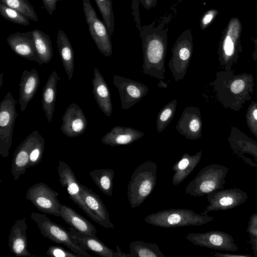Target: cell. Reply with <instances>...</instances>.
<instances>
[{
	"label": "cell",
	"mask_w": 257,
	"mask_h": 257,
	"mask_svg": "<svg viewBox=\"0 0 257 257\" xmlns=\"http://www.w3.org/2000/svg\"><path fill=\"white\" fill-rule=\"evenodd\" d=\"M170 16L161 17L140 29L142 42L144 74L163 80L165 78V58Z\"/></svg>",
	"instance_id": "cell-1"
},
{
	"label": "cell",
	"mask_w": 257,
	"mask_h": 257,
	"mask_svg": "<svg viewBox=\"0 0 257 257\" xmlns=\"http://www.w3.org/2000/svg\"><path fill=\"white\" fill-rule=\"evenodd\" d=\"M157 173V164L151 160L144 162L134 171L127 191L132 208L140 206L152 193L156 184Z\"/></svg>",
	"instance_id": "cell-2"
},
{
	"label": "cell",
	"mask_w": 257,
	"mask_h": 257,
	"mask_svg": "<svg viewBox=\"0 0 257 257\" xmlns=\"http://www.w3.org/2000/svg\"><path fill=\"white\" fill-rule=\"evenodd\" d=\"M213 220V217L186 208L163 210L149 214L144 219L149 224L163 228L201 226Z\"/></svg>",
	"instance_id": "cell-3"
},
{
	"label": "cell",
	"mask_w": 257,
	"mask_h": 257,
	"mask_svg": "<svg viewBox=\"0 0 257 257\" xmlns=\"http://www.w3.org/2000/svg\"><path fill=\"white\" fill-rule=\"evenodd\" d=\"M229 168L221 165L211 164L202 168L191 181L185 193L194 197H201L223 189Z\"/></svg>",
	"instance_id": "cell-4"
},
{
	"label": "cell",
	"mask_w": 257,
	"mask_h": 257,
	"mask_svg": "<svg viewBox=\"0 0 257 257\" xmlns=\"http://www.w3.org/2000/svg\"><path fill=\"white\" fill-rule=\"evenodd\" d=\"M31 218L37 223L41 234L52 241L64 244L80 257H91L86 250L76 243L69 233L61 225L51 221L45 214L32 212Z\"/></svg>",
	"instance_id": "cell-5"
},
{
	"label": "cell",
	"mask_w": 257,
	"mask_h": 257,
	"mask_svg": "<svg viewBox=\"0 0 257 257\" xmlns=\"http://www.w3.org/2000/svg\"><path fill=\"white\" fill-rule=\"evenodd\" d=\"M193 38L190 29H186L178 37L171 50L172 56L168 67L176 81L184 79L193 53Z\"/></svg>",
	"instance_id": "cell-6"
},
{
	"label": "cell",
	"mask_w": 257,
	"mask_h": 257,
	"mask_svg": "<svg viewBox=\"0 0 257 257\" xmlns=\"http://www.w3.org/2000/svg\"><path fill=\"white\" fill-rule=\"evenodd\" d=\"M16 103L11 92L0 103V154L4 158L9 156L12 145L14 125L18 116Z\"/></svg>",
	"instance_id": "cell-7"
},
{
	"label": "cell",
	"mask_w": 257,
	"mask_h": 257,
	"mask_svg": "<svg viewBox=\"0 0 257 257\" xmlns=\"http://www.w3.org/2000/svg\"><path fill=\"white\" fill-rule=\"evenodd\" d=\"M82 6L90 35L97 49L104 56H110L112 46L105 25L98 18L90 0H82Z\"/></svg>",
	"instance_id": "cell-8"
},
{
	"label": "cell",
	"mask_w": 257,
	"mask_h": 257,
	"mask_svg": "<svg viewBox=\"0 0 257 257\" xmlns=\"http://www.w3.org/2000/svg\"><path fill=\"white\" fill-rule=\"evenodd\" d=\"M58 192L41 182L28 189L26 198L42 212L60 217L62 204L58 199Z\"/></svg>",
	"instance_id": "cell-9"
},
{
	"label": "cell",
	"mask_w": 257,
	"mask_h": 257,
	"mask_svg": "<svg viewBox=\"0 0 257 257\" xmlns=\"http://www.w3.org/2000/svg\"><path fill=\"white\" fill-rule=\"evenodd\" d=\"M247 198V193L239 188L222 189L214 191L206 195L209 204L201 214L207 215L211 211L233 209L244 203Z\"/></svg>",
	"instance_id": "cell-10"
},
{
	"label": "cell",
	"mask_w": 257,
	"mask_h": 257,
	"mask_svg": "<svg viewBox=\"0 0 257 257\" xmlns=\"http://www.w3.org/2000/svg\"><path fill=\"white\" fill-rule=\"evenodd\" d=\"M185 238L195 245L210 249L233 252L238 249L233 237L221 231L189 233Z\"/></svg>",
	"instance_id": "cell-11"
},
{
	"label": "cell",
	"mask_w": 257,
	"mask_h": 257,
	"mask_svg": "<svg viewBox=\"0 0 257 257\" xmlns=\"http://www.w3.org/2000/svg\"><path fill=\"white\" fill-rule=\"evenodd\" d=\"M113 83L117 88L123 109H128L138 102L148 92L143 83L120 76H113Z\"/></svg>",
	"instance_id": "cell-12"
},
{
	"label": "cell",
	"mask_w": 257,
	"mask_h": 257,
	"mask_svg": "<svg viewBox=\"0 0 257 257\" xmlns=\"http://www.w3.org/2000/svg\"><path fill=\"white\" fill-rule=\"evenodd\" d=\"M81 195L94 221L106 229H113L109 213L100 197L92 190L80 184Z\"/></svg>",
	"instance_id": "cell-13"
},
{
	"label": "cell",
	"mask_w": 257,
	"mask_h": 257,
	"mask_svg": "<svg viewBox=\"0 0 257 257\" xmlns=\"http://www.w3.org/2000/svg\"><path fill=\"white\" fill-rule=\"evenodd\" d=\"M58 173L60 182L67 190L69 198L91 218V214L82 197L80 184L72 169L66 163L59 161Z\"/></svg>",
	"instance_id": "cell-14"
},
{
	"label": "cell",
	"mask_w": 257,
	"mask_h": 257,
	"mask_svg": "<svg viewBox=\"0 0 257 257\" xmlns=\"http://www.w3.org/2000/svg\"><path fill=\"white\" fill-rule=\"evenodd\" d=\"M40 134L35 130L28 136L14 152L11 166V173L15 181L24 174L29 168L30 154L32 147Z\"/></svg>",
	"instance_id": "cell-15"
},
{
	"label": "cell",
	"mask_w": 257,
	"mask_h": 257,
	"mask_svg": "<svg viewBox=\"0 0 257 257\" xmlns=\"http://www.w3.org/2000/svg\"><path fill=\"white\" fill-rule=\"evenodd\" d=\"M86 117L80 106L75 103L71 104L62 116L60 127L64 135L74 138L83 134L87 127Z\"/></svg>",
	"instance_id": "cell-16"
},
{
	"label": "cell",
	"mask_w": 257,
	"mask_h": 257,
	"mask_svg": "<svg viewBox=\"0 0 257 257\" xmlns=\"http://www.w3.org/2000/svg\"><path fill=\"white\" fill-rule=\"evenodd\" d=\"M7 41L17 55L42 65L35 47L32 31L12 34L7 37Z\"/></svg>",
	"instance_id": "cell-17"
},
{
	"label": "cell",
	"mask_w": 257,
	"mask_h": 257,
	"mask_svg": "<svg viewBox=\"0 0 257 257\" xmlns=\"http://www.w3.org/2000/svg\"><path fill=\"white\" fill-rule=\"evenodd\" d=\"M201 127L199 110L192 106H187L184 109L176 126V129L179 134L191 140L201 137Z\"/></svg>",
	"instance_id": "cell-18"
},
{
	"label": "cell",
	"mask_w": 257,
	"mask_h": 257,
	"mask_svg": "<svg viewBox=\"0 0 257 257\" xmlns=\"http://www.w3.org/2000/svg\"><path fill=\"white\" fill-rule=\"evenodd\" d=\"M27 228L25 217L17 220L11 227L8 246L11 252L18 257L33 256L28 248Z\"/></svg>",
	"instance_id": "cell-19"
},
{
	"label": "cell",
	"mask_w": 257,
	"mask_h": 257,
	"mask_svg": "<svg viewBox=\"0 0 257 257\" xmlns=\"http://www.w3.org/2000/svg\"><path fill=\"white\" fill-rule=\"evenodd\" d=\"M92 93L96 102L107 116H110L112 112V105L108 86L98 69L95 67L93 71Z\"/></svg>",
	"instance_id": "cell-20"
},
{
	"label": "cell",
	"mask_w": 257,
	"mask_h": 257,
	"mask_svg": "<svg viewBox=\"0 0 257 257\" xmlns=\"http://www.w3.org/2000/svg\"><path fill=\"white\" fill-rule=\"evenodd\" d=\"M144 133L130 127L116 126L104 135L101 142L112 147L130 145L141 139Z\"/></svg>",
	"instance_id": "cell-21"
},
{
	"label": "cell",
	"mask_w": 257,
	"mask_h": 257,
	"mask_svg": "<svg viewBox=\"0 0 257 257\" xmlns=\"http://www.w3.org/2000/svg\"><path fill=\"white\" fill-rule=\"evenodd\" d=\"M40 84L37 71L33 68L30 71H23L20 83L19 104L24 112L30 101L33 98Z\"/></svg>",
	"instance_id": "cell-22"
},
{
	"label": "cell",
	"mask_w": 257,
	"mask_h": 257,
	"mask_svg": "<svg viewBox=\"0 0 257 257\" xmlns=\"http://www.w3.org/2000/svg\"><path fill=\"white\" fill-rule=\"evenodd\" d=\"M68 229L74 241L83 249L91 251L102 257H114L115 252L98 237L83 233L71 227Z\"/></svg>",
	"instance_id": "cell-23"
},
{
	"label": "cell",
	"mask_w": 257,
	"mask_h": 257,
	"mask_svg": "<svg viewBox=\"0 0 257 257\" xmlns=\"http://www.w3.org/2000/svg\"><path fill=\"white\" fill-rule=\"evenodd\" d=\"M202 152L199 151L195 155L184 153L173 166L174 172L172 177V184L176 186L181 183L194 170L199 164Z\"/></svg>",
	"instance_id": "cell-24"
},
{
	"label": "cell",
	"mask_w": 257,
	"mask_h": 257,
	"mask_svg": "<svg viewBox=\"0 0 257 257\" xmlns=\"http://www.w3.org/2000/svg\"><path fill=\"white\" fill-rule=\"evenodd\" d=\"M60 217L70 227L83 233L97 237L95 227L87 219L65 205H61Z\"/></svg>",
	"instance_id": "cell-25"
},
{
	"label": "cell",
	"mask_w": 257,
	"mask_h": 257,
	"mask_svg": "<svg viewBox=\"0 0 257 257\" xmlns=\"http://www.w3.org/2000/svg\"><path fill=\"white\" fill-rule=\"evenodd\" d=\"M55 71H53L49 76L42 93V108L47 117L50 122L52 119L55 110V101L57 95V84L60 80Z\"/></svg>",
	"instance_id": "cell-26"
},
{
	"label": "cell",
	"mask_w": 257,
	"mask_h": 257,
	"mask_svg": "<svg viewBox=\"0 0 257 257\" xmlns=\"http://www.w3.org/2000/svg\"><path fill=\"white\" fill-rule=\"evenodd\" d=\"M56 43L63 66L70 80L74 72V53L68 36L62 30H59L57 33Z\"/></svg>",
	"instance_id": "cell-27"
},
{
	"label": "cell",
	"mask_w": 257,
	"mask_h": 257,
	"mask_svg": "<svg viewBox=\"0 0 257 257\" xmlns=\"http://www.w3.org/2000/svg\"><path fill=\"white\" fill-rule=\"evenodd\" d=\"M32 32L35 47L41 64H47L53 56L52 42L50 38L40 30L35 29Z\"/></svg>",
	"instance_id": "cell-28"
},
{
	"label": "cell",
	"mask_w": 257,
	"mask_h": 257,
	"mask_svg": "<svg viewBox=\"0 0 257 257\" xmlns=\"http://www.w3.org/2000/svg\"><path fill=\"white\" fill-rule=\"evenodd\" d=\"M95 185L105 195L111 197L114 171L111 169H98L89 172Z\"/></svg>",
	"instance_id": "cell-29"
},
{
	"label": "cell",
	"mask_w": 257,
	"mask_h": 257,
	"mask_svg": "<svg viewBox=\"0 0 257 257\" xmlns=\"http://www.w3.org/2000/svg\"><path fill=\"white\" fill-rule=\"evenodd\" d=\"M129 246L132 257H166L155 243L136 240L133 241Z\"/></svg>",
	"instance_id": "cell-30"
},
{
	"label": "cell",
	"mask_w": 257,
	"mask_h": 257,
	"mask_svg": "<svg viewBox=\"0 0 257 257\" xmlns=\"http://www.w3.org/2000/svg\"><path fill=\"white\" fill-rule=\"evenodd\" d=\"M177 100L173 99L165 105L158 113L156 127L158 133H162L173 118L177 107Z\"/></svg>",
	"instance_id": "cell-31"
},
{
	"label": "cell",
	"mask_w": 257,
	"mask_h": 257,
	"mask_svg": "<svg viewBox=\"0 0 257 257\" xmlns=\"http://www.w3.org/2000/svg\"><path fill=\"white\" fill-rule=\"evenodd\" d=\"M102 17L109 37L111 38L114 29V18L111 0H94Z\"/></svg>",
	"instance_id": "cell-32"
},
{
	"label": "cell",
	"mask_w": 257,
	"mask_h": 257,
	"mask_svg": "<svg viewBox=\"0 0 257 257\" xmlns=\"http://www.w3.org/2000/svg\"><path fill=\"white\" fill-rule=\"evenodd\" d=\"M1 2L17 11L29 20L35 22L38 20L36 12L29 0H1Z\"/></svg>",
	"instance_id": "cell-33"
},
{
	"label": "cell",
	"mask_w": 257,
	"mask_h": 257,
	"mask_svg": "<svg viewBox=\"0 0 257 257\" xmlns=\"http://www.w3.org/2000/svg\"><path fill=\"white\" fill-rule=\"evenodd\" d=\"M0 15L9 21L16 24L27 26L30 25L26 17L0 2Z\"/></svg>",
	"instance_id": "cell-34"
},
{
	"label": "cell",
	"mask_w": 257,
	"mask_h": 257,
	"mask_svg": "<svg viewBox=\"0 0 257 257\" xmlns=\"http://www.w3.org/2000/svg\"><path fill=\"white\" fill-rule=\"evenodd\" d=\"M45 139L40 135L31 149L29 168L38 165L42 161L45 149Z\"/></svg>",
	"instance_id": "cell-35"
},
{
	"label": "cell",
	"mask_w": 257,
	"mask_h": 257,
	"mask_svg": "<svg viewBox=\"0 0 257 257\" xmlns=\"http://www.w3.org/2000/svg\"><path fill=\"white\" fill-rule=\"evenodd\" d=\"M46 254L51 257H80L74 252H70L62 247L55 245L50 246L46 251Z\"/></svg>",
	"instance_id": "cell-36"
},
{
	"label": "cell",
	"mask_w": 257,
	"mask_h": 257,
	"mask_svg": "<svg viewBox=\"0 0 257 257\" xmlns=\"http://www.w3.org/2000/svg\"><path fill=\"white\" fill-rule=\"evenodd\" d=\"M217 12L214 10L207 11L200 19V27L202 30L205 29L211 23Z\"/></svg>",
	"instance_id": "cell-37"
},
{
	"label": "cell",
	"mask_w": 257,
	"mask_h": 257,
	"mask_svg": "<svg viewBox=\"0 0 257 257\" xmlns=\"http://www.w3.org/2000/svg\"><path fill=\"white\" fill-rule=\"evenodd\" d=\"M223 48L226 55L230 56L233 54V39L231 37V34L229 30H228L227 35L224 39Z\"/></svg>",
	"instance_id": "cell-38"
},
{
	"label": "cell",
	"mask_w": 257,
	"mask_h": 257,
	"mask_svg": "<svg viewBox=\"0 0 257 257\" xmlns=\"http://www.w3.org/2000/svg\"><path fill=\"white\" fill-rule=\"evenodd\" d=\"M249 235L257 236V213L251 215L246 230Z\"/></svg>",
	"instance_id": "cell-39"
},
{
	"label": "cell",
	"mask_w": 257,
	"mask_h": 257,
	"mask_svg": "<svg viewBox=\"0 0 257 257\" xmlns=\"http://www.w3.org/2000/svg\"><path fill=\"white\" fill-rule=\"evenodd\" d=\"M62 0H42L43 5L48 14L51 16L56 9L57 4Z\"/></svg>",
	"instance_id": "cell-40"
},
{
	"label": "cell",
	"mask_w": 257,
	"mask_h": 257,
	"mask_svg": "<svg viewBox=\"0 0 257 257\" xmlns=\"http://www.w3.org/2000/svg\"><path fill=\"white\" fill-rule=\"evenodd\" d=\"M244 86V82L242 80H236L231 84V90L233 93L237 94L242 91Z\"/></svg>",
	"instance_id": "cell-41"
},
{
	"label": "cell",
	"mask_w": 257,
	"mask_h": 257,
	"mask_svg": "<svg viewBox=\"0 0 257 257\" xmlns=\"http://www.w3.org/2000/svg\"><path fill=\"white\" fill-rule=\"evenodd\" d=\"M158 0H140L142 6L147 10H149L157 5Z\"/></svg>",
	"instance_id": "cell-42"
},
{
	"label": "cell",
	"mask_w": 257,
	"mask_h": 257,
	"mask_svg": "<svg viewBox=\"0 0 257 257\" xmlns=\"http://www.w3.org/2000/svg\"><path fill=\"white\" fill-rule=\"evenodd\" d=\"M212 255L214 256L219 257H252V255L249 254H229L228 253H224L219 252H214Z\"/></svg>",
	"instance_id": "cell-43"
},
{
	"label": "cell",
	"mask_w": 257,
	"mask_h": 257,
	"mask_svg": "<svg viewBox=\"0 0 257 257\" xmlns=\"http://www.w3.org/2000/svg\"><path fill=\"white\" fill-rule=\"evenodd\" d=\"M249 243L252 246L253 256L257 257V236L249 235Z\"/></svg>",
	"instance_id": "cell-44"
},
{
	"label": "cell",
	"mask_w": 257,
	"mask_h": 257,
	"mask_svg": "<svg viewBox=\"0 0 257 257\" xmlns=\"http://www.w3.org/2000/svg\"><path fill=\"white\" fill-rule=\"evenodd\" d=\"M116 252H114V257H132L130 253H124L121 251L118 245L116 246Z\"/></svg>",
	"instance_id": "cell-45"
},
{
	"label": "cell",
	"mask_w": 257,
	"mask_h": 257,
	"mask_svg": "<svg viewBox=\"0 0 257 257\" xmlns=\"http://www.w3.org/2000/svg\"><path fill=\"white\" fill-rule=\"evenodd\" d=\"M157 85L159 88H167L168 87V85L167 83H166L161 79H160L157 83Z\"/></svg>",
	"instance_id": "cell-46"
},
{
	"label": "cell",
	"mask_w": 257,
	"mask_h": 257,
	"mask_svg": "<svg viewBox=\"0 0 257 257\" xmlns=\"http://www.w3.org/2000/svg\"><path fill=\"white\" fill-rule=\"evenodd\" d=\"M4 73L2 72L0 74V88L2 87L3 82Z\"/></svg>",
	"instance_id": "cell-47"
},
{
	"label": "cell",
	"mask_w": 257,
	"mask_h": 257,
	"mask_svg": "<svg viewBox=\"0 0 257 257\" xmlns=\"http://www.w3.org/2000/svg\"><path fill=\"white\" fill-rule=\"evenodd\" d=\"M253 115L254 118L256 120H257V109H255V110H254V111L253 112Z\"/></svg>",
	"instance_id": "cell-48"
}]
</instances>
